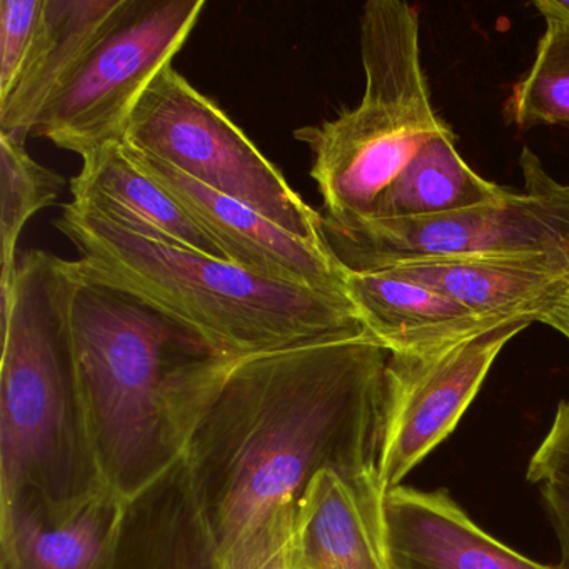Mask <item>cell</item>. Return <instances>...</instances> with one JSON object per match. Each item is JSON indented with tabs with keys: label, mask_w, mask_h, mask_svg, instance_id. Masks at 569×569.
Wrapping results in <instances>:
<instances>
[{
	"label": "cell",
	"mask_w": 569,
	"mask_h": 569,
	"mask_svg": "<svg viewBox=\"0 0 569 569\" xmlns=\"http://www.w3.org/2000/svg\"><path fill=\"white\" fill-rule=\"evenodd\" d=\"M388 359L366 331L232 365L182 458L219 569H242L319 472L378 471Z\"/></svg>",
	"instance_id": "6da1fadb"
},
{
	"label": "cell",
	"mask_w": 569,
	"mask_h": 569,
	"mask_svg": "<svg viewBox=\"0 0 569 569\" xmlns=\"http://www.w3.org/2000/svg\"><path fill=\"white\" fill-rule=\"evenodd\" d=\"M68 322L99 466L134 501L184 458L238 359L68 261Z\"/></svg>",
	"instance_id": "7a4b0ae2"
},
{
	"label": "cell",
	"mask_w": 569,
	"mask_h": 569,
	"mask_svg": "<svg viewBox=\"0 0 569 569\" xmlns=\"http://www.w3.org/2000/svg\"><path fill=\"white\" fill-rule=\"evenodd\" d=\"M68 261L24 252L0 276V502L66 518L109 491L69 331Z\"/></svg>",
	"instance_id": "3957f363"
},
{
	"label": "cell",
	"mask_w": 569,
	"mask_h": 569,
	"mask_svg": "<svg viewBox=\"0 0 569 569\" xmlns=\"http://www.w3.org/2000/svg\"><path fill=\"white\" fill-rule=\"evenodd\" d=\"M56 228L76 246L78 268L194 332L222 358L366 332L348 296L282 284L191 249L66 204Z\"/></svg>",
	"instance_id": "277c9868"
},
{
	"label": "cell",
	"mask_w": 569,
	"mask_h": 569,
	"mask_svg": "<svg viewBox=\"0 0 569 569\" xmlns=\"http://www.w3.org/2000/svg\"><path fill=\"white\" fill-rule=\"evenodd\" d=\"M365 94L355 109L296 129L312 152L322 231L368 218L392 179L446 122L436 114L421 59V26L401 0H369L361 16Z\"/></svg>",
	"instance_id": "5b68a950"
},
{
	"label": "cell",
	"mask_w": 569,
	"mask_h": 569,
	"mask_svg": "<svg viewBox=\"0 0 569 569\" xmlns=\"http://www.w3.org/2000/svg\"><path fill=\"white\" fill-rule=\"evenodd\" d=\"M521 192L501 201L436 218L365 221L325 232L348 271L468 259H569V184L548 174L538 156H519Z\"/></svg>",
	"instance_id": "8992f818"
},
{
	"label": "cell",
	"mask_w": 569,
	"mask_h": 569,
	"mask_svg": "<svg viewBox=\"0 0 569 569\" xmlns=\"http://www.w3.org/2000/svg\"><path fill=\"white\" fill-rule=\"evenodd\" d=\"M126 146L254 209L279 228L328 246L321 214L218 104L168 66L129 119Z\"/></svg>",
	"instance_id": "52a82bcc"
},
{
	"label": "cell",
	"mask_w": 569,
	"mask_h": 569,
	"mask_svg": "<svg viewBox=\"0 0 569 569\" xmlns=\"http://www.w3.org/2000/svg\"><path fill=\"white\" fill-rule=\"evenodd\" d=\"M206 0H122L34 132L82 159L124 141L142 94L188 42Z\"/></svg>",
	"instance_id": "ba28073f"
},
{
	"label": "cell",
	"mask_w": 569,
	"mask_h": 569,
	"mask_svg": "<svg viewBox=\"0 0 569 569\" xmlns=\"http://www.w3.org/2000/svg\"><path fill=\"white\" fill-rule=\"evenodd\" d=\"M532 322H506L428 351L389 352L378 458L386 492L455 431L505 346Z\"/></svg>",
	"instance_id": "9c48e42d"
},
{
	"label": "cell",
	"mask_w": 569,
	"mask_h": 569,
	"mask_svg": "<svg viewBox=\"0 0 569 569\" xmlns=\"http://www.w3.org/2000/svg\"><path fill=\"white\" fill-rule=\"evenodd\" d=\"M124 148L142 171L174 196L232 264L282 284L348 296V271L329 246L306 241L249 206L199 184L161 159L126 144Z\"/></svg>",
	"instance_id": "30bf717a"
},
{
	"label": "cell",
	"mask_w": 569,
	"mask_h": 569,
	"mask_svg": "<svg viewBox=\"0 0 569 569\" xmlns=\"http://www.w3.org/2000/svg\"><path fill=\"white\" fill-rule=\"evenodd\" d=\"M378 471L319 472L296 508L288 569H395Z\"/></svg>",
	"instance_id": "8fae6325"
},
{
	"label": "cell",
	"mask_w": 569,
	"mask_h": 569,
	"mask_svg": "<svg viewBox=\"0 0 569 569\" xmlns=\"http://www.w3.org/2000/svg\"><path fill=\"white\" fill-rule=\"evenodd\" d=\"M386 522L395 569H566L532 561L502 545L446 491L391 489Z\"/></svg>",
	"instance_id": "7c38bea8"
},
{
	"label": "cell",
	"mask_w": 569,
	"mask_h": 569,
	"mask_svg": "<svg viewBox=\"0 0 569 569\" xmlns=\"http://www.w3.org/2000/svg\"><path fill=\"white\" fill-rule=\"evenodd\" d=\"M128 505L106 491L56 518L31 502H0V569H114Z\"/></svg>",
	"instance_id": "4fadbf2b"
},
{
	"label": "cell",
	"mask_w": 569,
	"mask_h": 569,
	"mask_svg": "<svg viewBox=\"0 0 569 569\" xmlns=\"http://www.w3.org/2000/svg\"><path fill=\"white\" fill-rule=\"evenodd\" d=\"M69 186L76 208L104 216L149 238L228 261L214 239L174 196L132 161L124 142L106 146L82 159L81 172Z\"/></svg>",
	"instance_id": "5bb4252c"
},
{
	"label": "cell",
	"mask_w": 569,
	"mask_h": 569,
	"mask_svg": "<svg viewBox=\"0 0 569 569\" xmlns=\"http://www.w3.org/2000/svg\"><path fill=\"white\" fill-rule=\"evenodd\" d=\"M386 271L438 289L492 322H538L569 289V259L548 256L425 262Z\"/></svg>",
	"instance_id": "9a60e30c"
},
{
	"label": "cell",
	"mask_w": 569,
	"mask_h": 569,
	"mask_svg": "<svg viewBox=\"0 0 569 569\" xmlns=\"http://www.w3.org/2000/svg\"><path fill=\"white\" fill-rule=\"evenodd\" d=\"M346 288L366 331L391 355L428 351L506 325L479 318L438 289L386 269L348 271Z\"/></svg>",
	"instance_id": "2e32d148"
},
{
	"label": "cell",
	"mask_w": 569,
	"mask_h": 569,
	"mask_svg": "<svg viewBox=\"0 0 569 569\" xmlns=\"http://www.w3.org/2000/svg\"><path fill=\"white\" fill-rule=\"evenodd\" d=\"M122 0H46L44 18L16 88L0 101V132L28 139L42 112L94 48Z\"/></svg>",
	"instance_id": "e0dca14e"
},
{
	"label": "cell",
	"mask_w": 569,
	"mask_h": 569,
	"mask_svg": "<svg viewBox=\"0 0 569 569\" xmlns=\"http://www.w3.org/2000/svg\"><path fill=\"white\" fill-rule=\"evenodd\" d=\"M508 194L509 189L481 178L466 164L456 149L455 132L446 124L422 144L376 199L368 218L359 222L436 218L492 204Z\"/></svg>",
	"instance_id": "ac0fdd59"
},
{
	"label": "cell",
	"mask_w": 569,
	"mask_h": 569,
	"mask_svg": "<svg viewBox=\"0 0 569 569\" xmlns=\"http://www.w3.org/2000/svg\"><path fill=\"white\" fill-rule=\"evenodd\" d=\"M114 569H219L214 546L192 502L149 495L126 511Z\"/></svg>",
	"instance_id": "d6986e66"
},
{
	"label": "cell",
	"mask_w": 569,
	"mask_h": 569,
	"mask_svg": "<svg viewBox=\"0 0 569 569\" xmlns=\"http://www.w3.org/2000/svg\"><path fill=\"white\" fill-rule=\"evenodd\" d=\"M532 8L545 19V34L531 69L512 89L509 119L519 129L569 128V16L556 11L549 0H536Z\"/></svg>",
	"instance_id": "ffe728a7"
},
{
	"label": "cell",
	"mask_w": 569,
	"mask_h": 569,
	"mask_svg": "<svg viewBox=\"0 0 569 569\" xmlns=\"http://www.w3.org/2000/svg\"><path fill=\"white\" fill-rule=\"evenodd\" d=\"M66 179L26 151V139L0 132V258L2 274L18 264V241L29 219L56 204ZM0 274V276H2Z\"/></svg>",
	"instance_id": "44dd1931"
},
{
	"label": "cell",
	"mask_w": 569,
	"mask_h": 569,
	"mask_svg": "<svg viewBox=\"0 0 569 569\" xmlns=\"http://www.w3.org/2000/svg\"><path fill=\"white\" fill-rule=\"evenodd\" d=\"M528 479L538 486L569 569V401L561 402L548 435L532 455Z\"/></svg>",
	"instance_id": "7402d4cb"
},
{
	"label": "cell",
	"mask_w": 569,
	"mask_h": 569,
	"mask_svg": "<svg viewBox=\"0 0 569 569\" xmlns=\"http://www.w3.org/2000/svg\"><path fill=\"white\" fill-rule=\"evenodd\" d=\"M44 6L46 0L0 2V101L21 79L41 29Z\"/></svg>",
	"instance_id": "603a6c76"
},
{
	"label": "cell",
	"mask_w": 569,
	"mask_h": 569,
	"mask_svg": "<svg viewBox=\"0 0 569 569\" xmlns=\"http://www.w3.org/2000/svg\"><path fill=\"white\" fill-rule=\"evenodd\" d=\"M295 519L282 522L244 569H288Z\"/></svg>",
	"instance_id": "cb8c5ba5"
},
{
	"label": "cell",
	"mask_w": 569,
	"mask_h": 569,
	"mask_svg": "<svg viewBox=\"0 0 569 569\" xmlns=\"http://www.w3.org/2000/svg\"><path fill=\"white\" fill-rule=\"evenodd\" d=\"M538 322L561 332L569 341V289L539 318Z\"/></svg>",
	"instance_id": "d4e9b609"
},
{
	"label": "cell",
	"mask_w": 569,
	"mask_h": 569,
	"mask_svg": "<svg viewBox=\"0 0 569 569\" xmlns=\"http://www.w3.org/2000/svg\"><path fill=\"white\" fill-rule=\"evenodd\" d=\"M549 2H551V6L556 9V11L569 16V2H559V0H549Z\"/></svg>",
	"instance_id": "484cf974"
}]
</instances>
